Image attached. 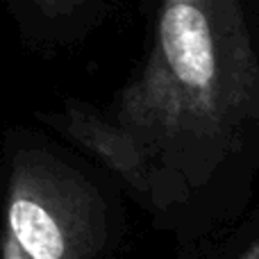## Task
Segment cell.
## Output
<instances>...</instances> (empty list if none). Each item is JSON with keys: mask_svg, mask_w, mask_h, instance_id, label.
Here are the masks:
<instances>
[{"mask_svg": "<svg viewBox=\"0 0 259 259\" xmlns=\"http://www.w3.org/2000/svg\"><path fill=\"white\" fill-rule=\"evenodd\" d=\"M168 207L202 189L259 125V57L239 0H159L150 55L112 116Z\"/></svg>", "mask_w": 259, "mask_h": 259, "instance_id": "obj_1", "label": "cell"}, {"mask_svg": "<svg viewBox=\"0 0 259 259\" xmlns=\"http://www.w3.org/2000/svg\"><path fill=\"white\" fill-rule=\"evenodd\" d=\"M41 12H46L48 16H66L71 14L82 0H32Z\"/></svg>", "mask_w": 259, "mask_h": 259, "instance_id": "obj_4", "label": "cell"}, {"mask_svg": "<svg viewBox=\"0 0 259 259\" xmlns=\"http://www.w3.org/2000/svg\"><path fill=\"white\" fill-rule=\"evenodd\" d=\"M66 130L87 150L96 152L114 173L121 175V180L139 193V198L150 200V180L146 168L125 137L114 125H109L107 118L87 109H73L66 116Z\"/></svg>", "mask_w": 259, "mask_h": 259, "instance_id": "obj_3", "label": "cell"}, {"mask_svg": "<svg viewBox=\"0 0 259 259\" xmlns=\"http://www.w3.org/2000/svg\"><path fill=\"white\" fill-rule=\"evenodd\" d=\"M241 259H259V241H257L255 246H252V248H250V250H248V252H243V255H241Z\"/></svg>", "mask_w": 259, "mask_h": 259, "instance_id": "obj_5", "label": "cell"}, {"mask_svg": "<svg viewBox=\"0 0 259 259\" xmlns=\"http://www.w3.org/2000/svg\"><path fill=\"white\" fill-rule=\"evenodd\" d=\"M0 259H96L107 241L100 191L39 150L14 157Z\"/></svg>", "mask_w": 259, "mask_h": 259, "instance_id": "obj_2", "label": "cell"}]
</instances>
